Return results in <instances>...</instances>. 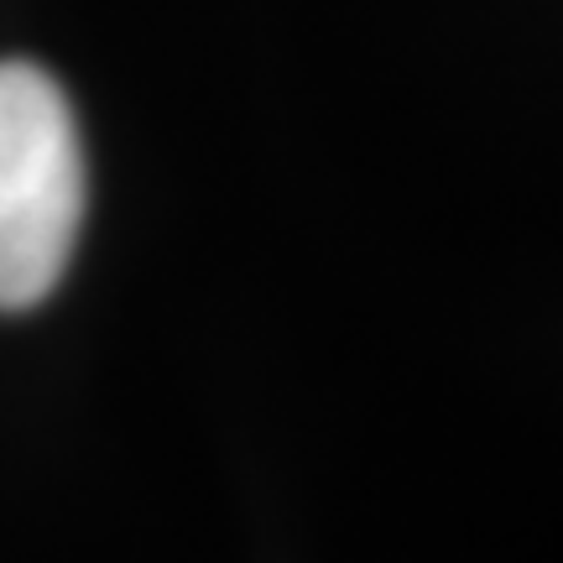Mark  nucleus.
I'll use <instances>...</instances> for the list:
<instances>
[{
    "mask_svg": "<svg viewBox=\"0 0 563 563\" xmlns=\"http://www.w3.org/2000/svg\"><path fill=\"white\" fill-rule=\"evenodd\" d=\"M84 224V146L37 63H0V313L37 308Z\"/></svg>",
    "mask_w": 563,
    "mask_h": 563,
    "instance_id": "f257e3e1",
    "label": "nucleus"
}]
</instances>
